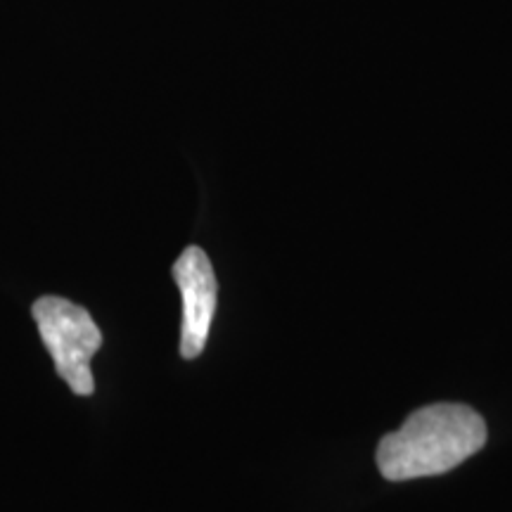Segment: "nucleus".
Returning a JSON list of instances; mask_svg holds the SVG:
<instances>
[{
  "label": "nucleus",
  "mask_w": 512,
  "mask_h": 512,
  "mask_svg": "<svg viewBox=\"0 0 512 512\" xmlns=\"http://www.w3.org/2000/svg\"><path fill=\"white\" fill-rule=\"evenodd\" d=\"M31 313L62 380L74 394L91 396L95 392L91 361L102 347V332L91 313L62 297H41Z\"/></svg>",
  "instance_id": "obj_2"
},
{
  "label": "nucleus",
  "mask_w": 512,
  "mask_h": 512,
  "mask_svg": "<svg viewBox=\"0 0 512 512\" xmlns=\"http://www.w3.org/2000/svg\"><path fill=\"white\" fill-rule=\"evenodd\" d=\"M486 422L465 403H432L408 415L399 430L384 434L377 467L389 482L444 475L482 451Z\"/></svg>",
  "instance_id": "obj_1"
},
{
  "label": "nucleus",
  "mask_w": 512,
  "mask_h": 512,
  "mask_svg": "<svg viewBox=\"0 0 512 512\" xmlns=\"http://www.w3.org/2000/svg\"><path fill=\"white\" fill-rule=\"evenodd\" d=\"M174 280L181 290L183 320H181V356L197 358L207 347L211 320L216 313V283L209 256L200 247H188L174 264Z\"/></svg>",
  "instance_id": "obj_3"
}]
</instances>
